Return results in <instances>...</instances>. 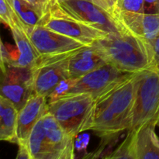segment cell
Here are the masks:
<instances>
[{
  "instance_id": "obj_1",
  "label": "cell",
  "mask_w": 159,
  "mask_h": 159,
  "mask_svg": "<svg viewBox=\"0 0 159 159\" xmlns=\"http://www.w3.org/2000/svg\"><path fill=\"white\" fill-rule=\"evenodd\" d=\"M134 73L96 99L92 130L106 141L115 139L130 126L134 102Z\"/></svg>"
},
{
  "instance_id": "obj_2",
  "label": "cell",
  "mask_w": 159,
  "mask_h": 159,
  "mask_svg": "<svg viewBox=\"0 0 159 159\" xmlns=\"http://www.w3.org/2000/svg\"><path fill=\"white\" fill-rule=\"evenodd\" d=\"M93 43L108 63L126 72L136 73L152 65L148 44L127 30L108 34Z\"/></svg>"
},
{
  "instance_id": "obj_3",
  "label": "cell",
  "mask_w": 159,
  "mask_h": 159,
  "mask_svg": "<svg viewBox=\"0 0 159 159\" xmlns=\"http://www.w3.org/2000/svg\"><path fill=\"white\" fill-rule=\"evenodd\" d=\"M96 99L89 93L60 95L51 98L48 112L71 138L91 130L94 120Z\"/></svg>"
},
{
  "instance_id": "obj_4",
  "label": "cell",
  "mask_w": 159,
  "mask_h": 159,
  "mask_svg": "<svg viewBox=\"0 0 159 159\" xmlns=\"http://www.w3.org/2000/svg\"><path fill=\"white\" fill-rule=\"evenodd\" d=\"M134 102L128 130L148 122L156 124L159 115V69L154 66L134 73ZM127 130V131H128Z\"/></svg>"
},
{
  "instance_id": "obj_5",
  "label": "cell",
  "mask_w": 159,
  "mask_h": 159,
  "mask_svg": "<svg viewBox=\"0 0 159 159\" xmlns=\"http://www.w3.org/2000/svg\"><path fill=\"white\" fill-rule=\"evenodd\" d=\"M133 74L107 63L79 79L66 81L51 98L60 95L89 93L96 99Z\"/></svg>"
},
{
  "instance_id": "obj_6",
  "label": "cell",
  "mask_w": 159,
  "mask_h": 159,
  "mask_svg": "<svg viewBox=\"0 0 159 159\" xmlns=\"http://www.w3.org/2000/svg\"><path fill=\"white\" fill-rule=\"evenodd\" d=\"M77 51L59 54L40 55L31 68L36 94L51 98L64 82L69 80L68 63Z\"/></svg>"
},
{
  "instance_id": "obj_7",
  "label": "cell",
  "mask_w": 159,
  "mask_h": 159,
  "mask_svg": "<svg viewBox=\"0 0 159 159\" xmlns=\"http://www.w3.org/2000/svg\"><path fill=\"white\" fill-rule=\"evenodd\" d=\"M42 26L85 45L93 44L96 40L108 35L104 31L73 18L60 7L56 0H51L49 11Z\"/></svg>"
},
{
  "instance_id": "obj_8",
  "label": "cell",
  "mask_w": 159,
  "mask_h": 159,
  "mask_svg": "<svg viewBox=\"0 0 159 159\" xmlns=\"http://www.w3.org/2000/svg\"><path fill=\"white\" fill-rule=\"evenodd\" d=\"M56 1L60 7L73 18L107 34H118L125 30L111 12L96 3L84 0Z\"/></svg>"
},
{
  "instance_id": "obj_9",
  "label": "cell",
  "mask_w": 159,
  "mask_h": 159,
  "mask_svg": "<svg viewBox=\"0 0 159 159\" xmlns=\"http://www.w3.org/2000/svg\"><path fill=\"white\" fill-rule=\"evenodd\" d=\"M1 96L21 110L34 93L31 68L4 65L1 67Z\"/></svg>"
},
{
  "instance_id": "obj_10",
  "label": "cell",
  "mask_w": 159,
  "mask_h": 159,
  "mask_svg": "<svg viewBox=\"0 0 159 159\" xmlns=\"http://www.w3.org/2000/svg\"><path fill=\"white\" fill-rule=\"evenodd\" d=\"M40 55L59 54L77 51L86 46L84 43L55 32L45 26H34L26 31Z\"/></svg>"
},
{
  "instance_id": "obj_11",
  "label": "cell",
  "mask_w": 159,
  "mask_h": 159,
  "mask_svg": "<svg viewBox=\"0 0 159 159\" xmlns=\"http://www.w3.org/2000/svg\"><path fill=\"white\" fill-rule=\"evenodd\" d=\"M48 98L34 93L19 110L16 138L18 146L27 148L28 138L34 126L48 112Z\"/></svg>"
},
{
  "instance_id": "obj_12",
  "label": "cell",
  "mask_w": 159,
  "mask_h": 159,
  "mask_svg": "<svg viewBox=\"0 0 159 159\" xmlns=\"http://www.w3.org/2000/svg\"><path fill=\"white\" fill-rule=\"evenodd\" d=\"M156 124L148 122L135 130H128L131 159H159V138Z\"/></svg>"
},
{
  "instance_id": "obj_13",
  "label": "cell",
  "mask_w": 159,
  "mask_h": 159,
  "mask_svg": "<svg viewBox=\"0 0 159 159\" xmlns=\"http://www.w3.org/2000/svg\"><path fill=\"white\" fill-rule=\"evenodd\" d=\"M113 15L124 29L147 43L159 34V13L116 12Z\"/></svg>"
},
{
  "instance_id": "obj_14",
  "label": "cell",
  "mask_w": 159,
  "mask_h": 159,
  "mask_svg": "<svg viewBox=\"0 0 159 159\" xmlns=\"http://www.w3.org/2000/svg\"><path fill=\"white\" fill-rule=\"evenodd\" d=\"M42 120L53 159L74 158L75 138L69 136L55 118L48 112L45 113Z\"/></svg>"
},
{
  "instance_id": "obj_15",
  "label": "cell",
  "mask_w": 159,
  "mask_h": 159,
  "mask_svg": "<svg viewBox=\"0 0 159 159\" xmlns=\"http://www.w3.org/2000/svg\"><path fill=\"white\" fill-rule=\"evenodd\" d=\"M97 47L93 43L78 50L68 63L69 80H75L107 64Z\"/></svg>"
},
{
  "instance_id": "obj_16",
  "label": "cell",
  "mask_w": 159,
  "mask_h": 159,
  "mask_svg": "<svg viewBox=\"0 0 159 159\" xmlns=\"http://www.w3.org/2000/svg\"><path fill=\"white\" fill-rule=\"evenodd\" d=\"M9 29L18 50V56L11 65H7L32 68L40 57V54L33 44L26 29L23 26L19 24L13 25Z\"/></svg>"
},
{
  "instance_id": "obj_17",
  "label": "cell",
  "mask_w": 159,
  "mask_h": 159,
  "mask_svg": "<svg viewBox=\"0 0 159 159\" xmlns=\"http://www.w3.org/2000/svg\"><path fill=\"white\" fill-rule=\"evenodd\" d=\"M19 110L9 99L0 96V140L17 144Z\"/></svg>"
},
{
  "instance_id": "obj_18",
  "label": "cell",
  "mask_w": 159,
  "mask_h": 159,
  "mask_svg": "<svg viewBox=\"0 0 159 159\" xmlns=\"http://www.w3.org/2000/svg\"><path fill=\"white\" fill-rule=\"evenodd\" d=\"M42 118L34 126L28 138L27 148L31 159H53Z\"/></svg>"
},
{
  "instance_id": "obj_19",
  "label": "cell",
  "mask_w": 159,
  "mask_h": 159,
  "mask_svg": "<svg viewBox=\"0 0 159 159\" xmlns=\"http://www.w3.org/2000/svg\"><path fill=\"white\" fill-rule=\"evenodd\" d=\"M26 28V31L34 26L43 25L47 14L25 0H8Z\"/></svg>"
},
{
  "instance_id": "obj_20",
  "label": "cell",
  "mask_w": 159,
  "mask_h": 159,
  "mask_svg": "<svg viewBox=\"0 0 159 159\" xmlns=\"http://www.w3.org/2000/svg\"><path fill=\"white\" fill-rule=\"evenodd\" d=\"M116 12L144 13V0H117L112 10L113 14Z\"/></svg>"
},
{
  "instance_id": "obj_21",
  "label": "cell",
  "mask_w": 159,
  "mask_h": 159,
  "mask_svg": "<svg viewBox=\"0 0 159 159\" xmlns=\"http://www.w3.org/2000/svg\"><path fill=\"white\" fill-rule=\"evenodd\" d=\"M0 18H1L2 22L7 25L9 28L15 24L23 26L8 0H0Z\"/></svg>"
},
{
  "instance_id": "obj_22",
  "label": "cell",
  "mask_w": 159,
  "mask_h": 159,
  "mask_svg": "<svg viewBox=\"0 0 159 159\" xmlns=\"http://www.w3.org/2000/svg\"><path fill=\"white\" fill-rule=\"evenodd\" d=\"M152 58V66L159 69V34L152 41L148 43Z\"/></svg>"
},
{
  "instance_id": "obj_23",
  "label": "cell",
  "mask_w": 159,
  "mask_h": 159,
  "mask_svg": "<svg viewBox=\"0 0 159 159\" xmlns=\"http://www.w3.org/2000/svg\"><path fill=\"white\" fill-rule=\"evenodd\" d=\"M25 1L32 4L45 14L48 13L51 4V0H25Z\"/></svg>"
},
{
  "instance_id": "obj_24",
  "label": "cell",
  "mask_w": 159,
  "mask_h": 159,
  "mask_svg": "<svg viewBox=\"0 0 159 159\" xmlns=\"http://www.w3.org/2000/svg\"><path fill=\"white\" fill-rule=\"evenodd\" d=\"M145 13H159V0H144Z\"/></svg>"
},
{
  "instance_id": "obj_25",
  "label": "cell",
  "mask_w": 159,
  "mask_h": 159,
  "mask_svg": "<svg viewBox=\"0 0 159 159\" xmlns=\"http://www.w3.org/2000/svg\"><path fill=\"white\" fill-rule=\"evenodd\" d=\"M17 159H31L30 155L28 148L20 146L19 147V152L16 156Z\"/></svg>"
},
{
  "instance_id": "obj_26",
  "label": "cell",
  "mask_w": 159,
  "mask_h": 159,
  "mask_svg": "<svg viewBox=\"0 0 159 159\" xmlns=\"http://www.w3.org/2000/svg\"><path fill=\"white\" fill-rule=\"evenodd\" d=\"M57 1L64 2V1H70V0H57ZM84 1H89V2H91L96 3V4L102 6V8H104V9H106L107 10L110 11V12H112L111 8H110V6H109V4L107 3V2L106 1V0H84Z\"/></svg>"
},
{
  "instance_id": "obj_27",
  "label": "cell",
  "mask_w": 159,
  "mask_h": 159,
  "mask_svg": "<svg viewBox=\"0 0 159 159\" xmlns=\"http://www.w3.org/2000/svg\"><path fill=\"white\" fill-rule=\"evenodd\" d=\"M106 1L107 2V3L109 4V6H110L111 9L113 10V6H115V4H116V1H117V0H106Z\"/></svg>"
},
{
  "instance_id": "obj_28",
  "label": "cell",
  "mask_w": 159,
  "mask_h": 159,
  "mask_svg": "<svg viewBox=\"0 0 159 159\" xmlns=\"http://www.w3.org/2000/svg\"><path fill=\"white\" fill-rule=\"evenodd\" d=\"M156 125L158 126V127H159V115H158V119H157V121H156Z\"/></svg>"
}]
</instances>
